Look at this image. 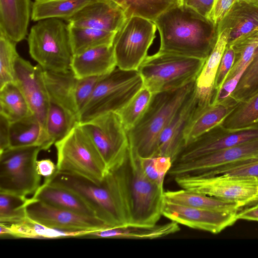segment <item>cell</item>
<instances>
[{"instance_id": "cell-37", "label": "cell", "mask_w": 258, "mask_h": 258, "mask_svg": "<svg viewBox=\"0 0 258 258\" xmlns=\"http://www.w3.org/2000/svg\"><path fill=\"white\" fill-rule=\"evenodd\" d=\"M30 198L8 192H0V222L14 224L27 218L26 208Z\"/></svg>"}, {"instance_id": "cell-36", "label": "cell", "mask_w": 258, "mask_h": 258, "mask_svg": "<svg viewBox=\"0 0 258 258\" xmlns=\"http://www.w3.org/2000/svg\"><path fill=\"white\" fill-rule=\"evenodd\" d=\"M258 121V94L248 100L239 102L221 124L225 128H244Z\"/></svg>"}, {"instance_id": "cell-39", "label": "cell", "mask_w": 258, "mask_h": 258, "mask_svg": "<svg viewBox=\"0 0 258 258\" xmlns=\"http://www.w3.org/2000/svg\"><path fill=\"white\" fill-rule=\"evenodd\" d=\"M258 94V46L231 95L237 102L246 101Z\"/></svg>"}, {"instance_id": "cell-28", "label": "cell", "mask_w": 258, "mask_h": 258, "mask_svg": "<svg viewBox=\"0 0 258 258\" xmlns=\"http://www.w3.org/2000/svg\"><path fill=\"white\" fill-rule=\"evenodd\" d=\"M31 198L58 208L97 218L92 209L78 196L69 190L44 181Z\"/></svg>"}, {"instance_id": "cell-51", "label": "cell", "mask_w": 258, "mask_h": 258, "mask_svg": "<svg viewBox=\"0 0 258 258\" xmlns=\"http://www.w3.org/2000/svg\"><path fill=\"white\" fill-rule=\"evenodd\" d=\"M245 1L258 3V0H245Z\"/></svg>"}, {"instance_id": "cell-10", "label": "cell", "mask_w": 258, "mask_h": 258, "mask_svg": "<svg viewBox=\"0 0 258 258\" xmlns=\"http://www.w3.org/2000/svg\"><path fill=\"white\" fill-rule=\"evenodd\" d=\"M182 189L235 203L242 208L258 202V180L216 175L201 176L181 175L174 177Z\"/></svg>"}, {"instance_id": "cell-8", "label": "cell", "mask_w": 258, "mask_h": 258, "mask_svg": "<svg viewBox=\"0 0 258 258\" xmlns=\"http://www.w3.org/2000/svg\"><path fill=\"white\" fill-rule=\"evenodd\" d=\"M143 86L142 78L138 70H124L116 67L103 76L97 83L80 113L79 123L106 113L117 112Z\"/></svg>"}, {"instance_id": "cell-13", "label": "cell", "mask_w": 258, "mask_h": 258, "mask_svg": "<svg viewBox=\"0 0 258 258\" xmlns=\"http://www.w3.org/2000/svg\"><path fill=\"white\" fill-rule=\"evenodd\" d=\"M157 29L154 22L148 19L135 16L127 18L113 42L117 67L138 70L148 56Z\"/></svg>"}, {"instance_id": "cell-11", "label": "cell", "mask_w": 258, "mask_h": 258, "mask_svg": "<svg viewBox=\"0 0 258 258\" xmlns=\"http://www.w3.org/2000/svg\"><path fill=\"white\" fill-rule=\"evenodd\" d=\"M132 216L131 225L152 227L157 224L165 203L163 186L151 181L145 174L140 157L129 148Z\"/></svg>"}, {"instance_id": "cell-35", "label": "cell", "mask_w": 258, "mask_h": 258, "mask_svg": "<svg viewBox=\"0 0 258 258\" xmlns=\"http://www.w3.org/2000/svg\"><path fill=\"white\" fill-rule=\"evenodd\" d=\"M229 45H232L234 49L235 59L225 81L244 71L251 60L258 46V30L238 38Z\"/></svg>"}, {"instance_id": "cell-23", "label": "cell", "mask_w": 258, "mask_h": 258, "mask_svg": "<svg viewBox=\"0 0 258 258\" xmlns=\"http://www.w3.org/2000/svg\"><path fill=\"white\" fill-rule=\"evenodd\" d=\"M229 31L227 45L258 30V3L238 0L218 25L219 34Z\"/></svg>"}, {"instance_id": "cell-7", "label": "cell", "mask_w": 258, "mask_h": 258, "mask_svg": "<svg viewBox=\"0 0 258 258\" xmlns=\"http://www.w3.org/2000/svg\"><path fill=\"white\" fill-rule=\"evenodd\" d=\"M44 76L49 100L45 130L51 147L79 123L80 112L74 93L76 78L71 70H44Z\"/></svg>"}, {"instance_id": "cell-6", "label": "cell", "mask_w": 258, "mask_h": 258, "mask_svg": "<svg viewBox=\"0 0 258 258\" xmlns=\"http://www.w3.org/2000/svg\"><path fill=\"white\" fill-rule=\"evenodd\" d=\"M206 59L164 52L148 55L138 71L152 93L170 91L196 80Z\"/></svg>"}, {"instance_id": "cell-40", "label": "cell", "mask_w": 258, "mask_h": 258, "mask_svg": "<svg viewBox=\"0 0 258 258\" xmlns=\"http://www.w3.org/2000/svg\"><path fill=\"white\" fill-rule=\"evenodd\" d=\"M16 44L17 42L0 32V88L15 81L16 63L20 56Z\"/></svg>"}, {"instance_id": "cell-15", "label": "cell", "mask_w": 258, "mask_h": 258, "mask_svg": "<svg viewBox=\"0 0 258 258\" xmlns=\"http://www.w3.org/2000/svg\"><path fill=\"white\" fill-rule=\"evenodd\" d=\"M257 139L258 121L235 130L225 128L220 123L185 145L174 163L192 160Z\"/></svg>"}, {"instance_id": "cell-3", "label": "cell", "mask_w": 258, "mask_h": 258, "mask_svg": "<svg viewBox=\"0 0 258 258\" xmlns=\"http://www.w3.org/2000/svg\"><path fill=\"white\" fill-rule=\"evenodd\" d=\"M195 86L196 81L176 89L153 93L145 113L126 131L130 149L140 157L157 156L163 131Z\"/></svg>"}, {"instance_id": "cell-44", "label": "cell", "mask_w": 258, "mask_h": 258, "mask_svg": "<svg viewBox=\"0 0 258 258\" xmlns=\"http://www.w3.org/2000/svg\"><path fill=\"white\" fill-rule=\"evenodd\" d=\"M235 59V53L232 45H227L221 58L215 82L216 94L224 82Z\"/></svg>"}, {"instance_id": "cell-43", "label": "cell", "mask_w": 258, "mask_h": 258, "mask_svg": "<svg viewBox=\"0 0 258 258\" xmlns=\"http://www.w3.org/2000/svg\"><path fill=\"white\" fill-rule=\"evenodd\" d=\"M217 175L247 178L258 180V159L223 170Z\"/></svg>"}, {"instance_id": "cell-16", "label": "cell", "mask_w": 258, "mask_h": 258, "mask_svg": "<svg viewBox=\"0 0 258 258\" xmlns=\"http://www.w3.org/2000/svg\"><path fill=\"white\" fill-rule=\"evenodd\" d=\"M27 217L39 224L70 231H91L109 227L100 219L58 208L30 198Z\"/></svg>"}, {"instance_id": "cell-5", "label": "cell", "mask_w": 258, "mask_h": 258, "mask_svg": "<svg viewBox=\"0 0 258 258\" xmlns=\"http://www.w3.org/2000/svg\"><path fill=\"white\" fill-rule=\"evenodd\" d=\"M54 145L57 171L101 184L108 170L98 149L79 123Z\"/></svg>"}, {"instance_id": "cell-29", "label": "cell", "mask_w": 258, "mask_h": 258, "mask_svg": "<svg viewBox=\"0 0 258 258\" xmlns=\"http://www.w3.org/2000/svg\"><path fill=\"white\" fill-rule=\"evenodd\" d=\"M164 198L172 203L210 211L237 213L241 210L235 203L182 188L164 191Z\"/></svg>"}, {"instance_id": "cell-46", "label": "cell", "mask_w": 258, "mask_h": 258, "mask_svg": "<svg viewBox=\"0 0 258 258\" xmlns=\"http://www.w3.org/2000/svg\"><path fill=\"white\" fill-rule=\"evenodd\" d=\"M244 71L226 80L217 92L212 104H222L228 100L235 90Z\"/></svg>"}, {"instance_id": "cell-41", "label": "cell", "mask_w": 258, "mask_h": 258, "mask_svg": "<svg viewBox=\"0 0 258 258\" xmlns=\"http://www.w3.org/2000/svg\"><path fill=\"white\" fill-rule=\"evenodd\" d=\"M140 160L147 177L155 184L163 186L165 177L173 164L171 159L166 156H155L146 158L140 157Z\"/></svg>"}, {"instance_id": "cell-42", "label": "cell", "mask_w": 258, "mask_h": 258, "mask_svg": "<svg viewBox=\"0 0 258 258\" xmlns=\"http://www.w3.org/2000/svg\"><path fill=\"white\" fill-rule=\"evenodd\" d=\"M103 76L76 78L74 93L76 103L80 113L89 100L97 83Z\"/></svg>"}, {"instance_id": "cell-31", "label": "cell", "mask_w": 258, "mask_h": 258, "mask_svg": "<svg viewBox=\"0 0 258 258\" xmlns=\"http://www.w3.org/2000/svg\"><path fill=\"white\" fill-rule=\"evenodd\" d=\"M11 236L21 238L54 239L85 237L91 231H70L48 227L28 217L24 221L10 224Z\"/></svg>"}, {"instance_id": "cell-30", "label": "cell", "mask_w": 258, "mask_h": 258, "mask_svg": "<svg viewBox=\"0 0 258 258\" xmlns=\"http://www.w3.org/2000/svg\"><path fill=\"white\" fill-rule=\"evenodd\" d=\"M93 0H34L31 19L33 21L48 18L67 21Z\"/></svg>"}, {"instance_id": "cell-25", "label": "cell", "mask_w": 258, "mask_h": 258, "mask_svg": "<svg viewBox=\"0 0 258 258\" xmlns=\"http://www.w3.org/2000/svg\"><path fill=\"white\" fill-rule=\"evenodd\" d=\"M178 224L172 221L152 227L127 225L108 227L90 232L85 237L103 238L154 239L178 232Z\"/></svg>"}, {"instance_id": "cell-18", "label": "cell", "mask_w": 258, "mask_h": 258, "mask_svg": "<svg viewBox=\"0 0 258 258\" xmlns=\"http://www.w3.org/2000/svg\"><path fill=\"white\" fill-rule=\"evenodd\" d=\"M44 71L39 64L33 66L19 56L15 66L14 82L25 95L33 114L45 128L49 100Z\"/></svg>"}, {"instance_id": "cell-4", "label": "cell", "mask_w": 258, "mask_h": 258, "mask_svg": "<svg viewBox=\"0 0 258 258\" xmlns=\"http://www.w3.org/2000/svg\"><path fill=\"white\" fill-rule=\"evenodd\" d=\"M27 36L29 54L44 70H70L74 53L68 23L57 18L40 20L31 27Z\"/></svg>"}, {"instance_id": "cell-48", "label": "cell", "mask_w": 258, "mask_h": 258, "mask_svg": "<svg viewBox=\"0 0 258 258\" xmlns=\"http://www.w3.org/2000/svg\"><path fill=\"white\" fill-rule=\"evenodd\" d=\"M36 167L38 174L45 178L50 177L57 169L56 164L50 159L38 160Z\"/></svg>"}, {"instance_id": "cell-20", "label": "cell", "mask_w": 258, "mask_h": 258, "mask_svg": "<svg viewBox=\"0 0 258 258\" xmlns=\"http://www.w3.org/2000/svg\"><path fill=\"white\" fill-rule=\"evenodd\" d=\"M198 106L195 88L177 109L163 131L159 141L157 156L170 158L173 163L185 146V131Z\"/></svg>"}, {"instance_id": "cell-32", "label": "cell", "mask_w": 258, "mask_h": 258, "mask_svg": "<svg viewBox=\"0 0 258 258\" xmlns=\"http://www.w3.org/2000/svg\"><path fill=\"white\" fill-rule=\"evenodd\" d=\"M33 114L23 93L15 82L0 88V115L10 122Z\"/></svg>"}, {"instance_id": "cell-52", "label": "cell", "mask_w": 258, "mask_h": 258, "mask_svg": "<svg viewBox=\"0 0 258 258\" xmlns=\"http://www.w3.org/2000/svg\"><path fill=\"white\" fill-rule=\"evenodd\" d=\"M257 203H258V202Z\"/></svg>"}, {"instance_id": "cell-45", "label": "cell", "mask_w": 258, "mask_h": 258, "mask_svg": "<svg viewBox=\"0 0 258 258\" xmlns=\"http://www.w3.org/2000/svg\"><path fill=\"white\" fill-rule=\"evenodd\" d=\"M238 0H215L209 19L218 26L234 3Z\"/></svg>"}, {"instance_id": "cell-49", "label": "cell", "mask_w": 258, "mask_h": 258, "mask_svg": "<svg viewBox=\"0 0 258 258\" xmlns=\"http://www.w3.org/2000/svg\"><path fill=\"white\" fill-rule=\"evenodd\" d=\"M10 122L0 115V152L10 148Z\"/></svg>"}, {"instance_id": "cell-47", "label": "cell", "mask_w": 258, "mask_h": 258, "mask_svg": "<svg viewBox=\"0 0 258 258\" xmlns=\"http://www.w3.org/2000/svg\"><path fill=\"white\" fill-rule=\"evenodd\" d=\"M215 0H179V4L189 7L209 18Z\"/></svg>"}, {"instance_id": "cell-14", "label": "cell", "mask_w": 258, "mask_h": 258, "mask_svg": "<svg viewBox=\"0 0 258 258\" xmlns=\"http://www.w3.org/2000/svg\"><path fill=\"white\" fill-rule=\"evenodd\" d=\"M258 159V139L224 149L198 158L174 163L168 174L209 176Z\"/></svg>"}, {"instance_id": "cell-19", "label": "cell", "mask_w": 258, "mask_h": 258, "mask_svg": "<svg viewBox=\"0 0 258 258\" xmlns=\"http://www.w3.org/2000/svg\"><path fill=\"white\" fill-rule=\"evenodd\" d=\"M127 18L109 0H93L67 20L74 27L93 28L117 34Z\"/></svg>"}, {"instance_id": "cell-24", "label": "cell", "mask_w": 258, "mask_h": 258, "mask_svg": "<svg viewBox=\"0 0 258 258\" xmlns=\"http://www.w3.org/2000/svg\"><path fill=\"white\" fill-rule=\"evenodd\" d=\"M31 0H0V32L18 43L28 35Z\"/></svg>"}, {"instance_id": "cell-21", "label": "cell", "mask_w": 258, "mask_h": 258, "mask_svg": "<svg viewBox=\"0 0 258 258\" xmlns=\"http://www.w3.org/2000/svg\"><path fill=\"white\" fill-rule=\"evenodd\" d=\"M228 36L229 31L227 29L219 34L214 48L196 79L195 92L200 108H204L212 104L216 95L215 79L228 43Z\"/></svg>"}, {"instance_id": "cell-2", "label": "cell", "mask_w": 258, "mask_h": 258, "mask_svg": "<svg viewBox=\"0 0 258 258\" xmlns=\"http://www.w3.org/2000/svg\"><path fill=\"white\" fill-rule=\"evenodd\" d=\"M154 23L160 34L161 52L206 60L218 37V26L209 18L179 3Z\"/></svg>"}, {"instance_id": "cell-1", "label": "cell", "mask_w": 258, "mask_h": 258, "mask_svg": "<svg viewBox=\"0 0 258 258\" xmlns=\"http://www.w3.org/2000/svg\"><path fill=\"white\" fill-rule=\"evenodd\" d=\"M44 181L78 196L108 227L131 225V174L127 166L122 165L109 171L100 184L57 170L50 177L45 178Z\"/></svg>"}, {"instance_id": "cell-27", "label": "cell", "mask_w": 258, "mask_h": 258, "mask_svg": "<svg viewBox=\"0 0 258 258\" xmlns=\"http://www.w3.org/2000/svg\"><path fill=\"white\" fill-rule=\"evenodd\" d=\"M9 141L10 148L37 146L45 151L51 147L44 126L33 114L10 123Z\"/></svg>"}, {"instance_id": "cell-22", "label": "cell", "mask_w": 258, "mask_h": 258, "mask_svg": "<svg viewBox=\"0 0 258 258\" xmlns=\"http://www.w3.org/2000/svg\"><path fill=\"white\" fill-rule=\"evenodd\" d=\"M116 67L112 44L91 48L74 55L70 70L76 78L81 79L104 76L111 72Z\"/></svg>"}, {"instance_id": "cell-50", "label": "cell", "mask_w": 258, "mask_h": 258, "mask_svg": "<svg viewBox=\"0 0 258 258\" xmlns=\"http://www.w3.org/2000/svg\"><path fill=\"white\" fill-rule=\"evenodd\" d=\"M238 220L255 221L258 222V203L240 210L237 213Z\"/></svg>"}, {"instance_id": "cell-9", "label": "cell", "mask_w": 258, "mask_h": 258, "mask_svg": "<svg viewBox=\"0 0 258 258\" xmlns=\"http://www.w3.org/2000/svg\"><path fill=\"white\" fill-rule=\"evenodd\" d=\"M37 146L10 147L0 152V192L27 196L41 185L36 162Z\"/></svg>"}, {"instance_id": "cell-34", "label": "cell", "mask_w": 258, "mask_h": 258, "mask_svg": "<svg viewBox=\"0 0 258 258\" xmlns=\"http://www.w3.org/2000/svg\"><path fill=\"white\" fill-rule=\"evenodd\" d=\"M69 25L74 55L97 46L112 45L116 34L93 28Z\"/></svg>"}, {"instance_id": "cell-17", "label": "cell", "mask_w": 258, "mask_h": 258, "mask_svg": "<svg viewBox=\"0 0 258 258\" xmlns=\"http://www.w3.org/2000/svg\"><path fill=\"white\" fill-rule=\"evenodd\" d=\"M237 213L198 209L165 200L162 215L178 224L217 234L235 223Z\"/></svg>"}, {"instance_id": "cell-26", "label": "cell", "mask_w": 258, "mask_h": 258, "mask_svg": "<svg viewBox=\"0 0 258 258\" xmlns=\"http://www.w3.org/2000/svg\"><path fill=\"white\" fill-rule=\"evenodd\" d=\"M238 103L230 98L222 104H211L204 108L198 106L184 132L185 146L220 124Z\"/></svg>"}, {"instance_id": "cell-33", "label": "cell", "mask_w": 258, "mask_h": 258, "mask_svg": "<svg viewBox=\"0 0 258 258\" xmlns=\"http://www.w3.org/2000/svg\"><path fill=\"white\" fill-rule=\"evenodd\" d=\"M119 7L127 18L139 17L154 22L179 0H109Z\"/></svg>"}, {"instance_id": "cell-38", "label": "cell", "mask_w": 258, "mask_h": 258, "mask_svg": "<svg viewBox=\"0 0 258 258\" xmlns=\"http://www.w3.org/2000/svg\"><path fill=\"white\" fill-rule=\"evenodd\" d=\"M152 95L143 86L125 106L116 112L126 131L133 128L145 113Z\"/></svg>"}, {"instance_id": "cell-12", "label": "cell", "mask_w": 258, "mask_h": 258, "mask_svg": "<svg viewBox=\"0 0 258 258\" xmlns=\"http://www.w3.org/2000/svg\"><path fill=\"white\" fill-rule=\"evenodd\" d=\"M79 124L98 149L108 171L126 160L130 148L128 136L116 112L106 113Z\"/></svg>"}]
</instances>
